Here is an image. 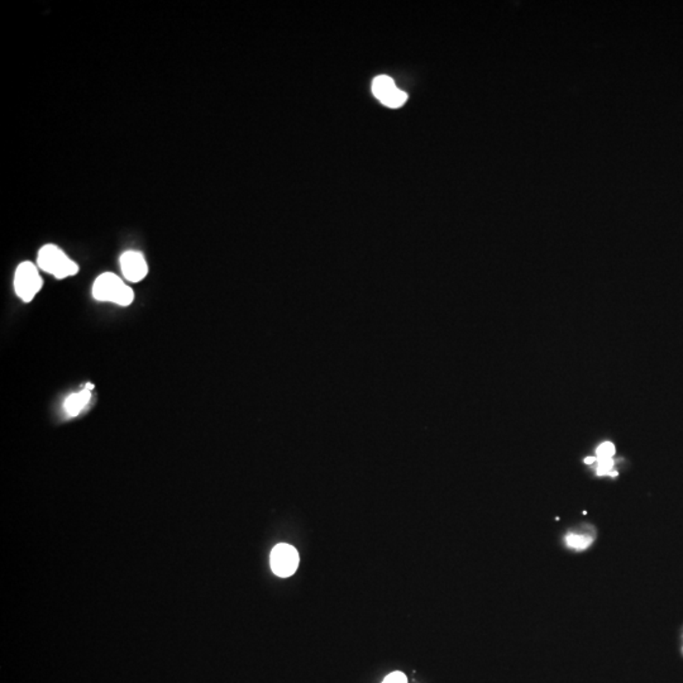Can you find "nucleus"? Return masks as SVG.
I'll use <instances>...</instances> for the list:
<instances>
[{"label": "nucleus", "mask_w": 683, "mask_h": 683, "mask_svg": "<svg viewBox=\"0 0 683 683\" xmlns=\"http://www.w3.org/2000/svg\"><path fill=\"white\" fill-rule=\"evenodd\" d=\"M595 462H596V457H588L585 459V464H593Z\"/></svg>", "instance_id": "12"}, {"label": "nucleus", "mask_w": 683, "mask_h": 683, "mask_svg": "<svg viewBox=\"0 0 683 683\" xmlns=\"http://www.w3.org/2000/svg\"><path fill=\"white\" fill-rule=\"evenodd\" d=\"M93 297L99 302H110L121 306H128L133 302L135 294L123 283L122 278L111 272H107L95 280L93 285Z\"/></svg>", "instance_id": "1"}, {"label": "nucleus", "mask_w": 683, "mask_h": 683, "mask_svg": "<svg viewBox=\"0 0 683 683\" xmlns=\"http://www.w3.org/2000/svg\"><path fill=\"white\" fill-rule=\"evenodd\" d=\"M300 557L297 549L290 544L281 543L275 546L271 552L270 563L272 572L278 577H290L297 572Z\"/></svg>", "instance_id": "4"}, {"label": "nucleus", "mask_w": 683, "mask_h": 683, "mask_svg": "<svg viewBox=\"0 0 683 683\" xmlns=\"http://www.w3.org/2000/svg\"><path fill=\"white\" fill-rule=\"evenodd\" d=\"M593 541V536L585 534V533H582V534L581 533H569L566 536V543H567L568 547L576 549V550H585L591 546Z\"/></svg>", "instance_id": "8"}, {"label": "nucleus", "mask_w": 683, "mask_h": 683, "mask_svg": "<svg viewBox=\"0 0 683 683\" xmlns=\"http://www.w3.org/2000/svg\"><path fill=\"white\" fill-rule=\"evenodd\" d=\"M596 464H597V468H596V472L599 476H604V475H610V476H616L618 472H614L612 468H614V461L612 458H607V459H597L596 458Z\"/></svg>", "instance_id": "9"}, {"label": "nucleus", "mask_w": 683, "mask_h": 683, "mask_svg": "<svg viewBox=\"0 0 683 683\" xmlns=\"http://www.w3.org/2000/svg\"><path fill=\"white\" fill-rule=\"evenodd\" d=\"M90 399L91 391L88 388H84L78 393H72L67 399L65 400V410L69 414V417H78L85 406L89 404Z\"/></svg>", "instance_id": "6"}, {"label": "nucleus", "mask_w": 683, "mask_h": 683, "mask_svg": "<svg viewBox=\"0 0 683 683\" xmlns=\"http://www.w3.org/2000/svg\"><path fill=\"white\" fill-rule=\"evenodd\" d=\"M37 264L41 270L51 273L52 276L62 280L76 275L79 266L76 262L66 256L58 245H46L39 250Z\"/></svg>", "instance_id": "2"}, {"label": "nucleus", "mask_w": 683, "mask_h": 683, "mask_svg": "<svg viewBox=\"0 0 683 683\" xmlns=\"http://www.w3.org/2000/svg\"><path fill=\"white\" fill-rule=\"evenodd\" d=\"M615 454V445L610 443V442H605L602 445H600L599 448L596 449V458L597 459H607V458H612V456Z\"/></svg>", "instance_id": "10"}, {"label": "nucleus", "mask_w": 683, "mask_h": 683, "mask_svg": "<svg viewBox=\"0 0 683 683\" xmlns=\"http://www.w3.org/2000/svg\"><path fill=\"white\" fill-rule=\"evenodd\" d=\"M123 276L130 283L142 281L149 273V266L142 253L137 251L124 252L121 257Z\"/></svg>", "instance_id": "5"}, {"label": "nucleus", "mask_w": 683, "mask_h": 683, "mask_svg": "<svg viewBox=\"0 0 683 683\" xmlns=\"http://www.w3.org/2000/svg\"><path fill=\"white\" fill-rule=\"evenodd\" d=\"M382 683H407V678L403 672H393L384 679Z\"/></svg>", "instance_id": "11"}, {"label": "nucleus", "mask_w": 683, "mask_h": 683, "mask_svg": "<svg viewBox=\"0 0 683 683\" xmlns=\"http://www.w3.org/2000/svg\"><path fill=\"white\" fill-rule=\"evenodd\" d=\"M396 89L398 88L393 83V79L386 76V75L377 76L372 83V91H374V97H377L381 103H384Z\"/></svg>", "instance_id": "7"}, {"label": "nucleus", "mask_w": 683, "mask_h": 683, "mask_svg": "<svg viewBox=\"0 0 683 683\" xmlns=\"http://www.w3.org/2000/svg\"><path fill=\"white\" fill-rule=\"evenodd\" d=\"M42 278L39 276L36 264L26 261L17 267L14 275V289L17 295L26 303L32 302L42 288Z\"/></svg>", "instance_id": "3"}, {"label": "nucleus", "mask_w": 683, "mask_h": 683, "mask_svg": "<svg viewBox=\"0 0 683 683\" xmlns=\"http://www.w3.org/2000/svg\"><path fill=\"white\" fill-rule=\"evenodd\" d=\"M85 388H88V390H90L91 391V390L94 388V385H91V384H86V386H85Z\"/></svg>", "instance_id": "13"}]
</instances>
